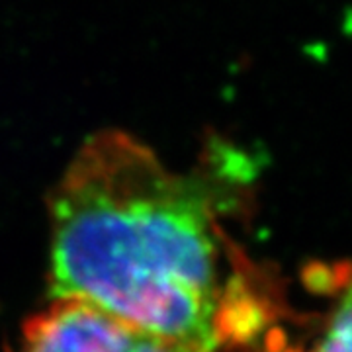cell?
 <instances>
[{"label": "cell", "instance_id": "obj_3", "mask_svg": "<svg viewBox=\"0 0 352 352\" xmlns=\"http://www.w3.org/2000/svg\"><path fill=\"white\" fill-rule=\"evenodd\" d=\"M351 292L344 289L340 305L333 315L327 333L323 335L315 352H351Z\"/></svg>", "mask_w": 352, "mask_h": 352}, {"label": "cell", "instance_id": "obj_2", "mask_svg": "<svg viewBox=\"0 0 352 352\" xmlns=\"http://www.w3.org/2000/svg\"><path fill=\"white\" fill-rule=\"evenodd\" d=\"M22 352H201L78 300H51L25 321Z\"/></svg>", "mask_w": 352, "mask_h": 352}, {"label": "cell", "instance_id": "obj_1", "mask_svg": "<svg viewBox=\"0 0 352 352\" xmlns=\"http://www.w3.org/2000/svg\"><path fill=\"white\" fill-rule=\"evenodd\" d=\"M51 300H78L164 339L214 352L227 335L208 188L141 141L106 129L50 200Z\"/></svg>", "mask_w": 352, "mask_h": 352}]
</instances>
